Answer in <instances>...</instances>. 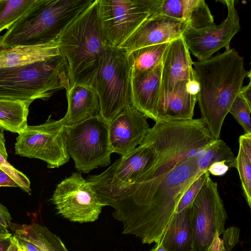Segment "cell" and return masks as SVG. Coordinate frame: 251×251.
I'll use <instances>...</instances> for the list:
<instances>
[{
	"instance_id": "cell-33",
	"label": "cell",
	"mask_w": 251,
	"mask_h": 251,
	"mask_svg": "<svg viewBox=\"0 0 251 251\" xmlns=\"http://www.w3.org/2000/svg\"><path fill=\"white\" fill-rule=\"evenodd\" d=\"M240 229L230 227L225 230L223 233V243L226 251H230L239 241Z\"/></svg>"
},
{
	"instance_id": "cell-35",
	"label": "cell",
	"mask_w": 251,
	"mask_h": 251,
	"mask_svg": "<svg viewBox=\"0 0 251 251\" xmlns=\"http://www.w3.org/2000/svg\"><path fill=\"white\" fill-rule=\"evenodd\" d=\"M239 150L251 159V133L244 134L239 138Z\"/></svg>"
},
{
	"instance_id": "cell-41",
	"label": "cell",
	"mask_w": 251,
	"mask_h": 251,
	"mask_svg": "<svg viewBox=\"0 0 251 251\" xmlns=\"http://www.w3.org/2000/svg\"><path fill=\"white\" fill-rule=\"evenodd\" d=\"M239 94L247 102L251 104V82L250 80L247 85L241 87Z\"/></svg>"
},
{
	"instance_id": "cell-14",
	"label": "cell",
	"mask_w": 251,
	"mask_h": 251,
	"mask_svg": "<svg viewBox=\"0 0 251 251\" xmlns=\"http://www.w3.org/2000/svg\"><path fill=\"white\" fill-rule=\"evenodd\" d=\"M219 1L227 9V16L221 24L199 29L189 27L182 35L189 51L197 57L198 61L205 60L222 48L229 47L230 41L240 30L235 1Z\"/></svg>"
},
{
	"instance_id": "cell-3",
	"label": "cell",
	"mask_w": 251,
	"mask_h": 251,
	"mask_svg": "<svg viewBox=\"0 0 251 251\" xmlns=\"http://www.w3.org/2000/svg\"><path fill=\"white\" fill-rule=\"evenodd\" d=\"M67 63L70 88L93 87L101 56L109 46L99 23L98 0L82 12L57 40Z\"/></svg>"
},
{
	"instance_id": "cell-13",
	"label": "cell",
	"mask_w": 251,
	"mask_h": 251,
	"mask_svg": "<svg viewBox=\"0 0 251 251\" xmlns=\"http://www.w3.org/2000/svg\"><path fill=\"white\" fill-rule=\"evenodd\" d=\"M51 200L58 214L80 223L97 220L104 206L92 184L78 172L57 185Z\"/></svg>"
},
{
	"instance_id": "cell-38",
	"label": "cell",
	"mask_w": 251,
	"mask_h": 251,
	"mask_svg": "<svg viewBox=\"0 0 251 251\" xmlns=\"http://www.w3.org/2000/svg\"><path fill=\"white\" fill-rule=\"evenodd\" d=\"M18 238L20 249L25 251H43L38 246L25 239Z\"/></svg>"
},
{
	"instance_id": "cell-36",
	"label": "cell",
	"mask_w": 251,
	"mask_h": 251,
	"mask_svg": "<svg viewBox=\"0 0 251 251\" xmlns=\"http://www.w3.org/2000/svg\"><path fill=\"white\" fill-rule=\"evenodd\" d=\"M229 167L224 162H218L211 164L208 168L209 174L216 176H222L225 175Z\"/></svg>"
},
{
	"instance_id": "cell-6",
	"label": "cell",
	"mask_w": 251,
	"mask_h": 251,
	"mask_svg": "<svg viewBox=\"0 0 251 251\" xmlns=\"http://www.w3.org/2000/svg\"><path fill=\"white\" fill-rule=\"evenodd\" d=\"M69 88L68 65L61 53L29 65L0 69V99L31 103Z\"/></svg>"
},
{
	"instance_id": "cell-32",
	"label": "cell",
	"mask_w": 251,
	"mask_h": 251,
	"mask_svg": "<svg viewBox=\"0 0 251 251\" xmlns=\"http://www.w3.org/2000/svg\"><path fill=\"white\" fill-rule=\"evenodd\" d=\"M209 174L208 171L202 173L190 185L179 200L175 212H180L184 209L191 206L207 176Z\"/></svg>"
},
{
	"instance_id": "cell-11",
	"label": "cell",
	"mask_w": 251,
	"mask_h": 251,
	"mask_svg": "<svg viewBox=\"0 0 251 251\" xmlns=\"http://www.w3.org/2000/svg\"><path fill=\"white\" fill-rule=\"evenodd\" d=\"M67 128L62 118L55 120L51 115L43 124L28 125L16 137L15 154L43 160L49 168L62 166L70 157L66 146Z\"/></svg>"
},
{
	"instance_id": "cell-39",
	"label": "cell",
	"mask_w": 251,
	"mask_h": 251,
	"mask_svg": "<svg viewBox=\"0 0 251 251\" xmlns=\"http://www.w3.org/2000/svg\"><path fill=\"white\" fill-rule=\"evenodd\" d=\"M209 251H226L218 232L215 235Z\"/></svg>"
},
{
	"instance_id": "cell-26",
	"label": "cell",
	"mask_w": 251,
	"mask_h": 251,
	"mask_svg": "<svg viewBox=\"0 0 251 251\" xmlns=\"http://www.w3.org/2000/svg\"><path fill=\"white\" fill-rule=\"evenodd\" d=\"M169 43L148 46L127 54L130 73H138L152 69L162 61Z\"/></svg>"
},
{
	"instance_id": "cell-31",
	"label": "cell",
	"mask_w": 251,
	"mask_h": 251,
	"mask_svg": "<svg viewBox=\"0 0 251 251\" xmlns=\"http://www.w3.org/2000/svg\"><path fill=\"white\" fill-rule=\"evenodd\" d=\"M251 104L238 94L231 106L229 113L242 127L245 134L251 133Z\"/></svg>"
},
{
	"instance_id": "cell-20",
	"label": "cell",
	"mask_w": 251,
	"mask_h": 251,
	"mask_svg": "<svg viewBox=\"0 0 251 251\" xmlns=\"http://www.w3.org/2000/svg\"><path fill=\"white\" fill-rule=\"evenodd\" d=\"M187 81L178 82L172 92L157 107L156 121H186L193 119L197 95L187 88Z\"/></svg>"
},
{
	"instance_id": "cell-37",
	"label": "cell",
	"mask_w": 251,
	"mask_h": 251,
	"mask_svg": "<svg viewBox=\"0 0 251 251\" xmlns=\"http://www.w3.org/2000/svg\"><path fill=\"white\" fill-rule=\"evenodd\" d=\"M0 187H18V185L13 178L1 167H0Z\"/></svg>"
},
{
	"instance_id": "cell-4",
	"label": "cell",
	"mask_w": 251,
	"mask_h": 251,
	"mask_svg": "<svg viewBox=\"0 0 251 251\" xmlns=\"http://www.w3.org/2000/svg\"><path fill=\"white\" fill-rule=\"evenodd\" d=\"M145 139L152 147L155 158L135 184L163 177L185 158L197 157L214 139L201 119L156 121Z\"/></svg>"
},
{
	"instance_id": "cell-5",
	"label": "cell",
	"mask_w": 251,
	"mask_h": 251,
	"mask_svg": "<svg viewBox=\"0 0 251 251\" xmlns=\"http://www.w3.org/2000/svg\"><path fill=\"white\" fill-rule=\"evenodd\" d=\"M94 0H39L2 35L0 49L57 40Z\"/></svg>"
},
{
	"instance_id": "cell-12",
	"label": "cell",
	"mask_w": 251,
	"mask_h": 251,
	"mask_svg": "<svg viewBox=\"0 0 251 251\" xmlns=\"http://www.w3.org/2000/svg\"><path fill=\"white\" fill-rule=\"evenodd\" d=\"M227 217L217 183L209 174L191 206L192 251H209L216 233L225 231Z\"/></svg>"
},
{
	"instance_id": "cell-15",
	"label": "cell",
	"mask_w": 251,
	"mask_h": 251,
	"mask_svg": "<svg viewBox=\"0 0 251 251\" xmlns=\"http://www.w3.org/2000/svg\"><path fill=\"white\" fill-rule=\"evenodd\" d=\"M147 118L131 104L120 111L109 124L112 152L123 156L140 145L151 128Z\"/></svg>"
},
{
	"instance_id": "cell-10",
	"label": "cell",
	"mask_w": 251,
	"mask_h": 251,
	"mask_svg": "<svg viewBox=\"0 0 251 251\" xmlns=\"http://www.w3.org/2000/svg\"><path fill=\"white\" fill-rule=\"evenodd\" d=\"M100 25L108 45L119 48L149 17L161 0H97Z\"/></svg>"
},
{
	"instance_id": "cell-17",
	"label": "cell",
	"mask_w": 251,
	"mask_h": 251,
	"mask_svg": "<svg viewBox=\"0 0 251 251\" xmlns=\"http://www.w3.org/2000/svg\"><path fill=\"white\" fill-rule=\"evenodd\" d=\"M193 62L182 36L169 43L162 59L157 105L172 92L176 83L196 76Z\"/></svg>"
},
{
	"instance_id": "cell-28",
	"label": "cell",
	"mask_w": 251,
	"mask_h": 251,
	"mask_svg": "<svg viewBox=\"0 0 251 251\" xmlns=\"http://www.w3.org/2000/svg\"><path fill=\"white\" fill-rule=\"evenodd\" d=\"M39 0H0V32L8 29Z\"/></svg>"
},
{
	"instance_id": "cell-21",
	"label": "cell",
	"mask_w": 251,
	"mask_h": 251,
	"mask_svg": "<svg viewBox=\"0 0 251 251\" xmlns=\"http://www.w3.org/2000/svg\"><path fill=\"white\" fill-rule=\"evenodd\" d=\"M66 96L67 110L62 119L67 126L79 123L99 115V100L92 87L74 85L66 91Z\"/></svg>"
},
{
	"instance_id": "cell-29",
	"label": "cell",
	"mask_w": 251,
	"mask_h": 251,
	"mask_svg": "<svg viewBox=\"0 0 251 251\" xmlns=\"http://www.w3.org/2000/svg\"><path fill=\"white\" fill-rule=\"evenodd\" d=\"M5 140L2 130L0 131V167L5 171L15 181L18 187L29 195H31L30 182L22 172L12 166L7 161L8 154L5 148Z\"/></svg>"
},
{
	"instance_id": "cell-18",
	"label": "cell",
	"mask_w": 251,
	"mask_h": 251,
	"mask_svg": "<svg viewBox=\"0 0 251 251\" xmlns=\"http://www.w3.org/2000/svg\"><path fill=\"white\" fill-rule=\"evenodd\" d=\"M162 61L152 69L130 73V103L148 118L155 121L158 101Z\"/></svg>"
},
{
	"instance_id": "cell-43",
	"label": "cell",
	"mask_w": 251,
	"mask_h": 251,
	"mask_svg": "<svg viewBox=\"0 0 251 251\" xmlns=\"http://www.w3.org/2000/svg\"><path fill=\"white\" fill-rule=\"evenodd\" d=\"M151 251H167L161 244H156L155 246Z\"/></svg>"
},
{
	"instance_id": "cell-16",
	"label": "cell",
	"mask_w": 251,
	"mask_h": 251,
	"mask_svg": "<svg viewBox=\"0 0 251 251\" xmlns=\"http://www.w3.org/2000/svg\"><path fill=\"white\" fill-rule=\"evenodd\" d=\"M188 27L185 21L157 13L146 20L119 48L128 54L140 48L170 43L182 36Z\"/></svg>"
},
{
	"instance_id": "cell-8",
	"label": "cell",
	"mask_w": 251,
	"mask_h": 251,
	"mask_svg": "<svg viewBox=\"0 0 251 251\" xmlns=\"http://www.w3.org/2000/svg\"><path fill=\"white\" fill-rule=\"evenodd\" d=\"M154 151L145 139L133 151L121 156L99 175L89 176L100 202L113 207L128 189L151 167Z\"/></svg>"
},
{
	"instance_id": "cell-23",
	"label": "cell",
	"mask_w": 251,
	"mask_h": 251,
	"mask_svg": "<svg viewBox=\"0 0 251 251\" xmlns=\"http://www.w3.org/2000/svg\"><path fill=\"white\" fill-rule=\"evenodd\" d=\"M191 206L175 212L160 241L167 251H192V231L190 220Z\"/></svg>"
},
{
	"instance_id": "cell-40",
	"label": "cell",
	"mask_w": 251,
	"mask_h": 251,
	"mask_svg": "<svg viewBox=\"0 0 251 251\" xmlns=\"http://www.w3.org/2000/svg\"><path fill=\"white\" fill-rule=\"evenodd\" d=\"M12 236L10 233H0V251H7L10 245Z\"/></svg>"
},
{
	"instance_id": "cell-1",
	"label": "cell",
	"mask_w": 251,
	"mask_h": 251,
	"mask_svg": "<svg viewBox=\"0 0 251 251\" xmlns=\"http://www.w3.org/2000/svg\"><path fill=\"white\" fill-rule=\"evenodd\" d=\"M202 173L197 157H188L161 179L133 185L113 207V216L122 223L123 233L133 235L143 244L158 243L182 196Z\"/></svg>"
},
{
	"instance_id": "cell-30",
	"label": "cell",
	"mask_w": 251,
	"mask_h": 251,
	"mask_svg": "<svg viewBox=\"0 0 251 251\" xmlns=\"http://www.w3.org/2000/svg\"><path fill=\"white\" fill-rule=\"evenodd\" d=\"M235 168L238 171L247 203L251 207V159L240 150L235 158Z\"/></svg>"
},
{
	"instance_id": "cell-24",
	"label": "cell",
	"mask_w": 251,
	"mask_h": 251,
	"mask_svg": "<svg viewBox=\"0 0 251 251\" xmlns=\"http://www.w3.org/2000/svg\"><path fill=\"white\" fill-rule=\"evenodd\" d=\"M31 103L20 100L0 99V129L19 134L27 125Z\"/></svg>"
},
{
	"instance_id": "cell-7",
	"label": "cell",
	"mask_w": 251,
	"mask_h": 251,
	"mask_svg": "<svg viewBox=\"0 0 251 251\" xmlns=\"http://www.w3.org/2000/svg\"><path fill=\"white\" fill-rule=\"evenodd\" d=\"M130 75L126 51L108 46L101 57L92 88L99 100V115L109 124L131 104Z\"/></svg>"
},
{
	"instance_id": "cell-19",
	"label": "cell",
	"mask_w": 251,
	"mask_h": 251,
	"mask_svg": "<svg viewBox=\"0 0 251 251\" xmlns=\"http://www.w3.org/2000/svg\"><path fill=\"white\" fill-rule=\"evenodd\" d=\"M157 13L185 21L194 29L215 24L204 0H161Z\"/></svg>"
},
{
	"instance_id": "cell-2",
	"label": "cell",
	"mask_w": 251,
	"mask_h": 251,
	"mask_svg": "<svg viewBox=\"0 0 251 251\" xmlns=\"http://www.w3.org/2000/svg\"><path fill=\"white\" fill-rule=\"evenodd\" d=\"M199 84L201 119L214 139H219L225 119L249 72L244 58L233 49L202 61L193 62Z\"/></svg>"
},
{
	"instance_id": "cell-27",
	"label": "cell",
	"mask_w": 251,
	"mask_h": 251,
	"mask_svg": "<svg viewBox=\"0 0 251 251\" xmlns=\"http://www.w3.org/2000/svg\"><path fill=\"white\" fill-rule=\"evenodd\" d=\"M199 170L201 173L207 171L213 163L224 162L229 167H235V158L232 151L222 140L213 139L196 157Z\"/></svg>"
},
{
	"instance_id": "cell-22",
	"label": "cell",
	"mask_w": 251,
	"mask_h": 251,
	"mask_svg": "<svg viewBox=\"0 0 251 251\" xmlns=\"http://www.w3.org/2000/svg\"><path fill=\"white\" fill-rule=\"evenodd\" d=\"M60 54L57 40L37 46L0 49V69L29 65Z\"/></svg>"
},
{
	"instance_id": "cell-42",
	"label": "cell",
	"mask_w": 251,
	"mask_h": 251,
	"mask_svg": "<svg viewBox=\"0 0 251 251\" xmlns=\"http://www.w3.org/2000/svg\"><path fill=\"white\" fill-rule=\"evenodd\" d=\"M20 249L18 238L14 235L12 236L11 242L7 251H19Z\"/></svg>"
},
{
	"instance_id": "cell-34",
	"label": "cell",
	"mask_w": 251,
	"mask_h": 251,
	"mask_svg": "<svg viewBox=\"0 0 251 251\" xmlns=\"http://www.w3.org/2000/svg\"><path fill=\"white\" fill-rule=\"evenodd\" d=\"M12 218L8 209L0 202V233H9Z\"/></svg>"
},
{
	"instance_id": "cell-25",
	"label": "cell",
	"mask_w": 251,
	"mask_h": 251,
	"mask_svg": "<svg viewBox=\"0 0 251 251\" xmlns=\"http://www.w3.org/2000/svg\"><path fill=\"white\" fill-rule=\"evenodd\" d=\"M15 235L32 242L43 251H69L57 236L36 223L20 226L16 229Z\"/></svg>"
},
{
	"instance_id": "cell-44",
	"label": "cell",
	"mask_w": 251,
	"mask_h": 251,
	"mask_svg": "<svg viewBox=\"0 0 251 251\" xmlns=\"http://www.w3.org/2000/svg\"><path fill=\"white\" fill-rule=\"evenodd\" d=\"M19 251H25V250H22V249H20V250H19Z\"/></svg>"
},
{
	"instance_id": "cell-9",
	"label": "cell",
	"mask_w": 251,
	"mask_h": 251,
	"mask_svg": "<svg viewBox=\"0 0 251 251\" xmlns=\"http://www.w3.org/2000/svg\"><path fill=\"white\" fill-rule=\"evenodd\" d=\"M109 123L98 115L79 123L67 126L66 146L75 168L88 173L111 163L113 153L109 137Z\"/></svg>"
}]
</instances>
